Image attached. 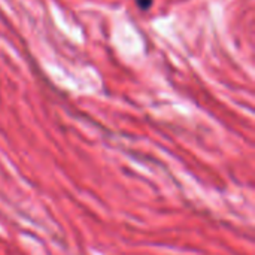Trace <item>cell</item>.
I'll return each instance as SVG.
<instances>
[{"label":"cell","mask_w":255,"mask_h":255,"mask_svg":"<svg viewBox=\"0 0 255 255\" xmlns=\"http://www.w3.org/2000/svg\"><path fill=\"white\" fill-rule=\"evenodd\" d=\"M136 3L139 4V7L140 9H149L151 7V4H152V0H136Z\"/></svg>","instance_id":"1"}]
</instances>
